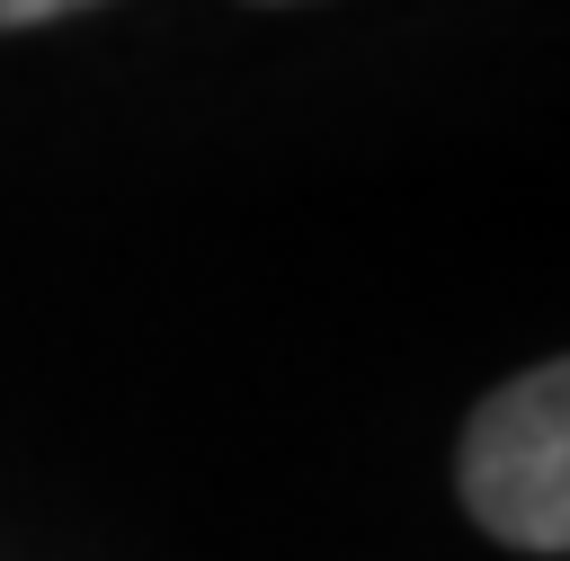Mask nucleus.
<instances>
[{
	"instance_id": "obj_1",
	"label": "nucleus",
	"mask_w": 570,
	"mask_h": 561,
	"mask_svg": "<svg viewBox=\"0 0 570 561\" xmlns=\"http://www.w3.org/2000/svg\"><path fill=\"white\" fill-rule=\"evenodd\" d=\"M454 499L508 552H570V365L508 374L454 436Z\"/></svg>"
},
{
	"instance_id": "obj_2",
	"label": "nucleus",
	"mask_w": 570,
	"mask_h": 561,
	"mask_svg": "<svg viewBox=\"0 0 570 561\" xmlns=\"http://www.w3.org/2000/svg\"><path fill=\"white\" fill-rule=\"evenodd\" d=\"M80 9H98V0H0V36L9 27H45V18H80Z\"/></svg>"
}]
</instances>
